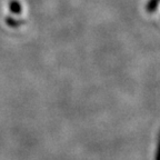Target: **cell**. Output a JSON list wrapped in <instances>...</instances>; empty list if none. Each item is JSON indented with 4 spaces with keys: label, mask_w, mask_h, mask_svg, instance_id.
<instances>
[{
    "label": "cell",
    "mask_w": 160,
    "mask_h": 160,
    "mask_svg": "<svg viewBox=\"0 0 160 160\" xmlns=\"http://www.w3.org/2000/svg\"><path fill=\"white\" fill-rule=\"evenodd\" d=\"M9 9L11 12L16 13V15H19L21 12V5L18 2L17 0H11L9 2Z\"/></svg>",
    "instance_id": "6da1fadb"
},
{
    "label": "cell",
    "mask_w": 160,
    "mask_h": 160,
    "mask_svg": "<svg viewBox=\"0 0 160 160\" xmlns=\"http://www.w3.org/2000/svg\"><path fill=\"white\" fill-rule=\"evenodd\" d=\"M160 0H149V2L147 5V10L149 12H153L157 9V6L159 5Z\"/></svg>",
    "instance_id": "7a4b0ae2"
}]
</instances>
